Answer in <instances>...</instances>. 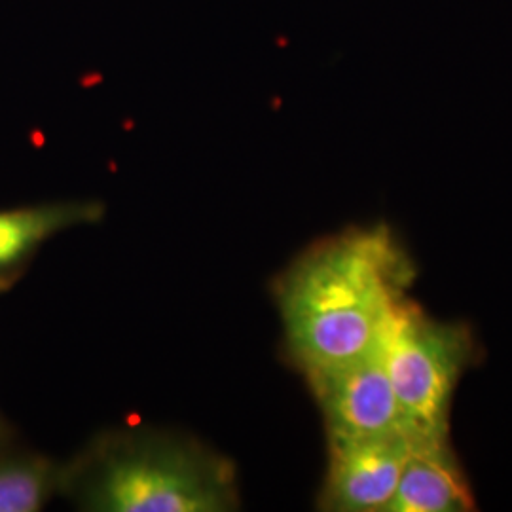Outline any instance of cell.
<instances>
[{
  "instance_id": "obj_3",
  "label": "cell",
  "mask_w": 512,
  "mask_h": 512,
  "mask_svg": "<svg viewBox=\"0 0 512 512\" xmlns=\"http://www.w3.org/2000/svg\"><path fill=\"white\" fill-rule=\"evenodd\" d=\"M380 349L410 435L416 442L450 440L456 387L480 355L471 327L433 319L408 298Z\"/></svg>"
},
{
  "instance_id": "obj_1",
  "label": "cell",
  "mask_w": 512,
  "mask_h": 512,
  "mask_svg": "<svg viewBox=\"0 0 512 512\" xmlns=\"http://www.w3.org/2000/svg\"><path fill=\"white\" fill-rule=\"evenodd\" d=\"M414 277L412 258L384 224L313 243L274 285L287 357L306 376L380 348Z\"/></svg>"
},
{
  "instance_id": "obj_5",
  "label": "cell",
  "mask_w": 512,
  "mask_h": 512,
  "mask_svg": "<svg viewBox=\"0 0 512 512\" xmlns=\"http://www.w3.org/2000/svg\"><path fill=\"white\" fill-rule=\"evenodd\" d=\"M416 440L408 435L327 439V475L317 499L321 511L387 512Z\"/></svg>"
},
{
  "instance_id": "obj_9",
  "label": "cell",
  "mask_w": 512,
  "mask_h": 512,
  "mask_svg": "<svg viewBox=\"0 0 512 512\" xmlns=\"http://www.w3.org/2000/svg\"><path fill=\"white\" fill-rule=\"evenodd\" d=\"M16 439V431L14 427L10 425V421L6 420L0 412V442H6V440Z\"/></svg>"
},
{
  "instance_id": "obj_6",
  "label": "cell",
  "mask_w": 512,
  "mask_h": 512,
  "mask_svg": "<svg viewBox=\"0 0 512 512\" xmlns=\"http://www.w3.org/2000/svg\"><path fill=\"white\" fill-rule=\"evenodd\" d=\"M105 217L99 202H57L0 209V293H8L37 256L61 232Z\"/></svg>"
},
{
  "instance_id": "obj_4",
  "label": "cell",
  "mask_w": 512,
  "mask_h": 512,
  "mask_svg": "<svg viewBox=\"0 0 512 512\" xmlns=\"http://www.w3.org/2000/svg\"><path fill=\"white\" fill-rule=\"evenodd\" d=\"M380 348L344 365L306 374L325 421L327 439L412 437L387 378Z\"/></svg>"
},
{
  "instance_id": "obj_2",
  "label": "cell",
  "mask_w": 512,
  "mask_h": 512,
  "mask_svg": "<svg viewBox=\"0 0 512 512\" xmlns=\"http://www.w3.org/2000/svg\"><path fill=\"white\" fill-rule=\"evenodd\" d=\"M63 495L92 512L234 511L238 471L192 437L126 427L97 435L65 463Z\"/></svg>"
},
{
  "instance_id": "obj_8",
  "label": "cell",
  "mask_w": 512,
  "mask_h": 512,
  "mask_svg": "<svg viewBox=\"0 0 512 512\" xmlns=\"http://www.w3.org/2000/svg\"><path fill=\"white\" fill-rule=\"evenodd\" d=\"M65 463L21 446L0 442V512L42 511L63 494Z\"/></svg>"
},
{
  "instance_id": "obj_7",
  "label": "cell",
  "mask_w": 512,
  "mask_h": 512,
  "mask_svg": "<svg viewBox=\"0 0 512 512\" xmlns=\"http://www.w3.org/2000/svg\"><path fill=\"white\" fill-rule=\"evenodd\" d=\"M475 505L450 440H423L406 459L387 512H465Z\"/></svg>"
}]
</instances>
